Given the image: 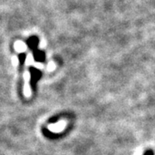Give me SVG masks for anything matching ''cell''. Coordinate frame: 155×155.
<instances>
[{"instance_id": "obj_1", "label": "cell", "mask_w": 155, "mask_h": 155, "mask_svg": "<svg viewBox=\"0 0 155 155\" xmlns=\"http://www.w3.org/2000/svg\"><path fill=\"white\" fill-rule=\"evenodd\" d=\"M30 78V75L28 72H26L24 73V80H25V84H24V89H23V91H24V95L26 97H29L30 96V89L28 86V79Z\"/></svg>"}, {"instance_id": "obj_2", "label": "cell", "mask_w": 155, "mask_h": 155, "mask_svg": "<svg viewBox=\"0 0 155 155\" xmlns=\"http://www.w3.org/2000/svg\"><path fill=\"white\" fill-rule=\"evenodd\" d=\"M25 48H26V46H25V44H23L22 42H17V43H16V49L18 50V51L22 52L23 50H25Z\"/></svg>"}, {"instance_id": "obj_3", "label": "cell", "mask_w": 155, "mask_h": 155, "mask_svg": "<svg viewBox=\"0 0 155 155\" xmlns=\"http://www.w3.org/2000/svg\"><path fill=\"white\" fill-rule=\"evenodd\" d=\"M13 61V65H15V66H16L17 64H18V60H17L16 57H14V58H13V61Z\"/></svg>"}]
</instances>
